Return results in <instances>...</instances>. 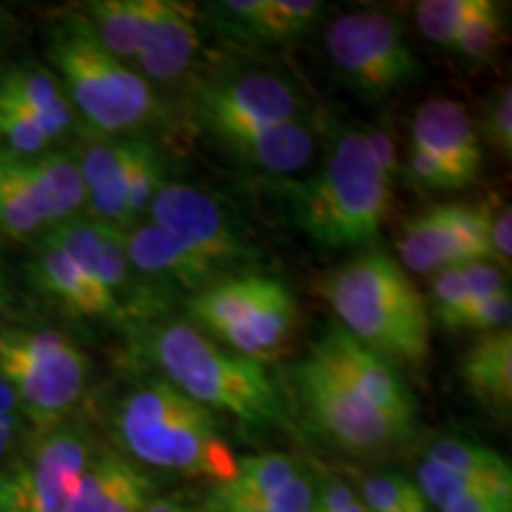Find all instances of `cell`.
Returning a JSON list of instances; mask_svg holds the SVG:
<instances>
[{"instance_id":"9c48e42d","label":"cell","mask_w":512,"mask_h":512,"mask_svg":"<svg viewBox=\"0 0 512 512\" xmlns=\"http://www.w3.org/2000/svg\"><path fill=\"white\" fill-rule=\"evenodd\" d=\"M150 221L214 264L223 275L254 266L261 259L259 247L245 233L221 200L188 183L166 181L152 200Z\"/></svg>"},{"instance_id":"f907efd6","label":"cell","mask_w":512,"mask_h":512,"mask_svg":"<svg viewBox=\"0 0 512 512\" xmlns=\"http://www.w3.org/2000/svg\"><path fill=\"white\" fill-rule=\"evenodd\" d=\"M342 512H366V508H363V503H361V501H358V498H356V501H354V503H351L347 510H342Z\"/></svg>"},{"instance_id":"2e32d148","label":"cell","mask_w":512,"mask_h":512,"mask_svg":"<svg viewBox=\"0 0 512 512\" xmlns=\"http://www.w3.org/2000/svg\"><path fill=\"white\" fill-rule=\"evenodd\" d=\"M128 261L155 290L164 294H200L219 280L228 278L214 264L181 245L174 235L152 221H138L124 230Z\"/></svg>"},{"instance_id":"d6a6232c","label":"cell","mask_w":512,"mask_h":512,"mask_svg":"<svg viewBox=\"0 0 512 512\" xmlns=\"http://www.w3.org/2000/svg\"><path fill=\"white\" fill-rule=\"evenodd\" d=\"M415 486H418L420 494L425 496V501L430 503L434 510H444L446 505L456 503L460 498H467V496H489L501 503L512 505V501H505V498L491 494V491L484 489L482 484L472 482V479L467 477H460L456 472L432 463L430 458H425L420 463L418 482H415Z\"/></svg>"},{"instance_id":"cb8c5ba5","label":"cell","mask_w":512,"mask_h":512,"mask_svg":"<svg viewBox=\"0 0 512 512\" xmlns=\"http://www.w3.org/2000/svg\"><path fill=\"white\" fill-rule=\"evenodd\" d=\"M467 392L496 418L508 420L512 408V332L501 328L479 335L460 366Z\"/></svg>"},{"instance_id":"c3c4849f","label":"cell","mask_w":512,"mask_h":512,"mask_svg":"<svg viewBox=\"0 0 512 512\" xmlns=\"http://www.w3.org/2000/svg\"><path fill=\"white\" fill-rule=\"evenodd\" d=\"M22 406H19L17 394L12 392V387L8 382L0 377V415H19Z\"/></svg>"},{"instance_id":"f1b7e54d","label":"cell","mask_w":512,"mask_h":512,"mask_svg":"<svg viewBox=\"0 0 512 512\" xmlns=\"http://www.w3.org/2000/svg\"><path fill=\"white\" fill-rule=\"evenodd\" d=\"M27 162L46 202L50 228L74 219L76 211L86 204V185L72 152L46 150L41 155L27 157Z\"/></svg>"},{"instance_id":"8fae6325","label":"cell","mask_w":512,"mask_h":512,"mask_svg":"<svg viewBox=\"0 0 512 512\" xmlns=\"http://www.w3.org/2000/svg\"><path fill=\"white\" fill-rule=\"evenodd\" d=\"M91 451L72 430L46 432L0 465V512H64Z\"/></svg>"},{"instance_id":"60d3db41","label":"cell","mask_w":512,"mask_h":512,"mask_svg":"<svg viewBox=\"0 0 512 512\" xmlns=\"http://www.w3.org/2000/svg\"><path fill=\"white\" fill-rule=\"evenodd\" d=\"M401 475H373L363 479L361 498L366 512H399L401 508Z\"/></svg>"},{"instance_id":"e575fe53","label":"cell","mask_w":512,"mask_h":512,"mask_svg":"<svg viewBox=\"0 0 512 512\" xmlns=\"http://www.w3.org/2000/svg\"><path fill=\"white\" fill-rule=\"evenodd\" d=\"M470 306L463 271L460 266L441 268L432 278V313L444 330L458 332L463 313Z\"/></svg>"},{"instance_id":"9a60e30c","label":"cell","mask_w":512,"mask_h":512,"mask_svg":"<svg viewBox=\"0 0 512 512\" xmlns=\"http://www.w3.org/2000/svg\"><path fill=\"white\" fill-rule=\"evenodd\" d=\"M204 131L238 162L280 178L309 169L318 143L316 126L306 117L278 126L216 124Z\"/></svg>"},{"instance_id":"4316f807","label":"cell","mask_w":512,"mask_h":512,"mask_svg":"<svg viewBox=\"0 0 512 512\" xmlns=\"http://www.w3.org/2000/svg\"><path fill=\"white\" fill-rule=\"evenodd\" d=\"M152 0H93L83 5V22L107 53L121 62H136L140 38Z\"/></svg>"},{"instance_id":"ffe728a7","label":"cell","mask_w":512,"mask_h":512,"mask_svg":"<svg viewBox=\"0 0 512 512\" xmlns=\"http://www.w3.org/2000/svg\"><path fill=\"white\" fill-rule=\"evenodd\" d=\"M29 273L38 292L67 311L69 316L98 323L126 325V318L112 297H107L79 266L46 235L31 256Z\"/></svg>"},{"instance_id":"5b68a950","label":"cell","mask_w":512,"mask_h":512,"mask_svg":"<svg viewBox=\"0 0 512 512\" xmlns=\"http://www.w3.org/2000/svg\"><path fill=\"white\" fill-rule=\"evenodd\" d=\"M48 60L72 110L98 136L138 131L155 119L157 98L150 83L107 53L83 17L64 19L50 31Z\"/></svg>"},{"instance_id":"d6986e66","label":"cell","mask_w":512,"mask_h":512,"mask_svg":"<svg viewBox=\"0 0 512 512\" xmlns=\"http://www.w3.org/2000/svg\"><path fill=\"white\" fill-rule=\"evenodd\" d=\"M143 138L95 140L88 143L76 157L83 185H86V204L91 219L107 223L119 230L133 226L128 214V188L136 166Z\"/></svg>"},{"instance_id":"603a6c76","label":"cell","mask_w":512,"mask_h":512,"mask_svg":"<svg viewBox=\"0 0 512 512\" xmlns=\"http://www.w3.org/2000/svg\"><path fill=\"white\" fill-rule=\"evenodd\" d=\"M285 283L273 275L238 273L228 275L207 290L188 299V318L211 339H221L240 328L264 306Z\"/></svg>"},{"instance_id":"b9f144b4","label":"cell","mask_w":512,"mask_h":512,"mask_svg":"<svg viewBox=\"0 0 512 512\" xmlns=\"http://www.w3.org/2000/svg\"><path fill=\"white\" fill-rule=\"evenodd\" d=\"M489 245H491V261L498 268H510L512 261V214L510 204L489 209Z\"/></svg>"},{"instance_id":"d590c367","label":"cell","mask_w":512,"mask_h":512,"mask_svg":"<svg viewBox=\"0 0 512 512\" xmlns=\"http://www.w3.org/2000/svg\"><path fill=\"white\" fill-rule=\"evenodd\" d=\"M166 183L164 178V159L157 152L155 145L143 140L140 145L136 166L131 174V188H128V214L131 221L138 223L143 214H147L152 200H155L157 190Z\"/></svg>"},{"instance_id":"f35d334b","label":"cell","mask_w":512,"mask_h":512,"mask_svg":"<svg viewBox=\"0 0 512 512\" xmlns=\"http://www.w3.org/2000/svg\"><path fill=\"white\" fill-rule=\"evenodd\" d=\"M408 178H411V183L418 185V188L430 192L460 190L458 181L448 174L446 166L418 145H411V150H408Z\"/></svg>"},{"instance_id":"30bf717a","label":"cell","mask_w":512,"mask_h":512,"mask_svg":"<svg viewBox=\"0 0 512 512\" xmlns=\"http://www.w3.org/2000/svg\"><path fill=\"white\" fill-rule=\"evenodd\" d=\"M107 297H112L128 323H147L166 309V297L155 290L128 261L124 230L95 219L62 221L46 233Z\"/></svg>"},{"instance_id":"7dc6e473","label":"cell","mask_w":512,"mask_h":512,"mask_svg":"<svg viewBox=\"0 0 512 512\" xmlns=\"http://www.w3.org/2000/svg\"><path fill=\"white\" fill-rule=\"evenodd\" d=\"M140 512H197L190 503L181 501V498H155L145 510Z\"/></svg>"},{"instance_id":"681fc988","label":"cell","mask_w":512,"mask_h":512,"mask_svg":"<svg viewBox=\"0 0 512 512\" xmlns=\"http://www.w3.org/2000/svg\"><path fill=\"white\" fill-rule=\"evenodd\" d=\"M5 299H8V287H5L3 273H0V309H3V306H5Z\"/></svg>"},{"instance_id":"8992f818","label":"cell","mask_w":512,"mask_h":512,"mask_svg":"<svg viewBox=\"0 0 512 512\" xmlns=\"http://www.w3.org/2000/svg\"><path fill=\"white\" fill-rule=\"evenodd\" d=\"M0 377L19 406L41 425H53L79 401L86 387L88 358L57 330H0Z\"/></svg>"},{"instance_id":"4dcf8cb0","label":"cell","mask_w":512,"mask_h":512,"mask_svg":"<svg viewBox=\"0 0 512 512\" xmlns=\"http://www.w3.org/2000/svg\"><path fill=\"white\" fill-rule=\"evenodd\" d=\"M482 5L484 0H422L415 5V19L422 36L441 48H451Z\"/></svg>"},{"instance_id":"6da1fadb","label":"cell","mask_w":512,"mask_h":512,"mask_svg":"<svg viewBox=\"0 0 512 512\" xmlns=\"http://www.w3.org/2000/svg\"><path fill=\"white\" fill-rule=\"evenodd\" d=\"M143 332L147 358L192 401L254 430L285 425L283 392L266 363L223 349L183 320L150 325Z\"/></svg>"},{"instance_id":"836d02e7","label":"cell","mask_w":512,"mask_h":512,"mask_svg":"<svg viewBox=\"0 0 512 512\" xmlns=\"http://www.w3.org/2000/svg\"><path fill=\"white\" fill-rule=\"evenodd\" d=\"M53 136L48 128L29 114H24L10 102L0 100V152L15 157H34L46 152Z\"/></svg>"},{"instance_id":"277c9868","label":"cell","mask_w":512,"mask_h":512,"mask_svg":"<svg viewBox=\"0 0 512 512\" xmlns=\"http://www.w3.org/2000/svg\"><path fill=\"white\" fill-rule=\"evenodd\" d=\"M114 430L138 463L214 484L238 475V456L223 439L216 415L164 377L136 384L121 399Z\"/></svg>"},{"instance_id":"1f68e13d","label":"cell","mask_w":512,"mask_h":512,"mask_svg":"<svg viewBox=\"0 0 512 512\" xmlns=\"http://www.w3.org/2000/svg\"><path fill=\"white\" fill-rule=\"evenodd\" d=\"M503 5L496 0H484L482 10L477 12L470 22L460 31L453 46L448 50L458 53L460 57H467L472 62H486L498 53L503 46L505 36V22H503Z\"/></svg>"},{"instance_id":"ab89813d","label":"cell","mask_w":512,"mask_h":512,"mask_svg":"<svg viewBox=\"0 0 512 512\" xmlns=\"http://www.w3.org/2000/svg\"><path fill=\"white\" fill-rule=\"evenodd\" d=\"M463 271L467 292H470V302H482V299L498 297V294L510 292L508 275L503 268H498L491 261H475V264H463Z\"/></svg>"},{"instance_id":"ac0fdd59","label":"cell","mask_w":512,"mask_h":512,"mask_svg":"<svg viewBox=\"0 0 512 512\" xmlns=\"http://www.w3.org/2000/svg\"><path fill=\"white\" fill-rule=\"evenodd\" d=\"M411 133V145L439 159L448 174L456 178L460 190L477 181L484 162L482 140L475 121L458 100L432 98L422 102L413 117Z\"/></svg>"},{"instance_id":"74e56055","label":"cell","mask_w":512,"mask_h":512,"mask_svg":"<svg viewBox=\"0 0 512 512\" xmlns=\"http://www.w3.org/2000/svg\"><path fill=\"white\" fill-rule=\"evenodd\" d=\"M512 318V299L510 292L498 294V297L482 299V302H470L463 320H460V330L477 332V335H486L501 328H510ZM458 330V332H460Z\"/></svg>"},{"instance_id":"8d00e7d4","label":"cell","mask_w":512,"mask_h":512,"mask_svg":"<svg viewBox=\"0 0 512 512\" xmlns=\"http://www.w3.org/2000/svg\"><path fill=\"white\" fill-rule=\"evenodd\" d=\"M479 131L498 155L512 157V88L501 86L486 100Z\"/></svg>"},{"instance_id":"7a4b0ae2","label":"cell","mask_w":512,"mask_h":512,"mask_svg":"<svg viewBox=\"0 0 512 512\" xmlns=\"http://www.w3.org/2000/svg\"><path fill=\"white\" fill-rule=\"evenodd\" d=\"M318 294L351 337L389 363L422 366L430 356V311L394 256L366 249L325 273Z\"/></svg>"},{"instance_id":"bcb514c9","label":"cell","mask_w":512,"mask_h":512,"mask_svg":"<svg viewBox=\"0 0 512 512\" xmlns=\"http://www.w3.org/2000/svg\"><path fill=\"white\" fill-rule=\"evenodd\" d=\"M22 418L19 415H0V456L10 453L19 439Z\"/></svg>"},{"instance_id":"ee69618b","label":"cell","mask_w":512,"mask_h":512,"mask_svg":"<svg viewBox=\"0 0 512 512\" xmlns=\"http://www.w3.org/2000/svg\"><path fill=\"white\" fill-rule=\"evenodd\" d=\"M439 512H512V505L501 503L489 496H467L460 498L456 503L446 505V508Z\"/></svg>"},{"instance_id":"7c38bea8","label":"cell","mask_w":512,"mask_h":512,"mask_svg":"<svg viewBox=\"0 0 512 512\" xmlns=\"http://www.w3.org/2000/svg\"><path fill=\"white\" fill-rule=\"evenodd\" d=\"M403 271L434 275L441 268L491 261L489 207L437 204L411 216L396 233ZM494 264V261H491Z\"/></svg>"},{"instance_id":"5bb4252c","label":"cell","mask_w":512,"mask_h":512,"mask_svg":"<svg viewBox=\"0 0 512 512\" xmlns=\"http://www.w3.org/2000/svg\"><path fill=\"white\" fill-rule=\"evenodd\" d=\"M309 354L318 358L325 368H330L339 380L347 382L351 389L366 396L382 413H387L406 430H415L418 401L394 363L375 354L337 323L325 328L323 335L311 344Z\"/></svg>"},{"instance_id":"f546056e","label":"cell","mask_w":512,"mask_h":512,"mask_svg":"<svg viewBox=\"0 0 512 512\" xmlns=\"http://www.w3.org/2000/svg\"><path fill=\"white\" fill-rule=\"evenodd\" d=\"M318 486L309 472H299L297 477L280 486V489L268 491L264 496L242 498V501H221V498L209 496L207 508L240 510V512H313L316 505Z\"/></svg>"},{"instance_id":"816d5d0a","label":"cell","mask_w":512,"mask_h":512,"mask_svg":"<svg viewBox=\"0 0 512 512\" xmlns=\"http://www.w3.org/2000/svg\"><path fill=\"white\" fill-rule=\"evenodd\" d=\"M207 512H240V510H223V508H207Z\"/></svg>"},{"instance_id":"4fadbf2b","label":"cell","mask_w":512,"mask_h":512,"mask_svg":"<svg viewBox=\"0 0 512 512\" xmlns=\"http://www.w3.org/2000/svg\"><path fill=\"white\" fill-rule=\"evenodd\" d=\"M197 126L261 124L278 126L304 119V100L290 79L249 69L223 72L204 81L192 102Z\"/></svg>"},{"instance_id":"7bdbcfd3","label":"cell","mask_w":512,"mask_h":512,"mask_svg":"<svg viewBox=\"0 0 512 512\" xmlns=\"http://www.w3.org/2000/svg\"><path fill=\"white\" fill-rule=\"evenodd\" d=\"M368 138V147L373 152V159L377 169L382 171V176L387 178L389 185H394L401 176V162H399V150H396V140L389 128H363Z\"/></svg>"},{"instance_id":"83f0119b","label":"cell","mask_w":512,"mask_h":512,"mask_svg":"<svg viewBox=\"0 0 512 512\" xmlns=\"http://www.w3.org/2000/svg\"><path fill=\"white\" fill-rule=\"evenodd\" d=\"M446 470L482 484L491 494L512 501V470L508 460L477 441L460 437H441L427 446V456Z\"/></svg>"},{"instance_id":"f6af8a7d","label":"cell","mask_w":512,"mask_h":512,"mask_svg":"<svg viewBox=\"0 0 512 512\" xmlns=\"http://www.w3.org/2000/svg\"><path fill=\"white\" fill-rule=\"evenodd\" d=\"M399 512H434V508L425 501V496L420 494L418 486H415L413 482H408V479H403Z\"/></svg>"},{"instance_id":"e0dca14e","label":"cell","mask_w":512,"mask_h":512,"mask_svg":"<svg viewBox=\"0 0 512 512\" xmlns=\"http://www.w3.org/2000/svg\"><path fill=\"white\" fill-rule=\"evenodd\" d=\"M202 12L178 0H152L140 38L136 72L150 83H171L188 72L202 48Z\"/></svg>"},{"instance_id":"44dd1931","label":"cell","mask_w":512,"mask_h":512,"mask_svg":"<svg viewBox=\"0 0 512 512\" xmlns=\"http://www.w3.org/2000/svg\"><path fill=\"white\" fill-rule=\"evenodd\" d=\"M325 5L313 0H226L204 5V15L245 41L290 43L316 27Z\"/></svg>"},{"instance_id":"3957f363","label":"cell","mask_w":512,"mask_h":512,"mask_svg":"<svg viewBox=\"0 0 512 512\" xmlns=\"http://www.w3.org/2000/svg\"><path fill=\"white\" fill-rule=\"evenodd\" d=\"M292 219L313 245L354 249L370 245L387 221L392 185L377 169L363 128H344L316 174L287 181Z\"/></svg>"},{"instance_id":"ba28073f","label":"cell","mask_w":512,"mask_h":512,"mask_svg":"<svg viewBox=\"0 0 512 512\" xmlns=\"http://www.w3.org/2000/svg\"><path fill=\"white\" fill-rule=\"evenodd\" d=\"M294 387L311 430L351 456H377L411 437L311 354L294 366Z\"/></svg>"},{"instance_id":"7402d4cb","label":"cell","mask_w":512,"mask_h":512,"mask_svg":"<svg viewBox=\"0 0 512 512\" xmlns=\"http://www.w3.org/2000/svg\"><path fill=\"white\" fill-rule=\"evenodd\" d=\"M155 501V482L117 453L88 460L64 512H140Z\"/></svg>"},{"instance_id":"484cf974","label":"cell","mask_w":512,"mask_h":512,"mask_svg":"<svg viewBox=\"0 0 512 512\" xmlns=\"http://www.w3.org/2000/svg\"><path fill=\"white\" fill-rule=\"evenodd\" d=\"M41 228L50 216L27 157L0 152V233L24 240Z\"/></svg>"},{"instance_id":"52a82bcc","label":"cell","mask_w":512,"mask_h":512,"mask_svg":"<svg viewBox=\"0 0 512 512\" xmlns=\"http://www.w3.org/2000/svg\"><path fill=\"white\" fill-rule=\"evenodd\" d=\"M325 53L344 83L366 100H384L420 76V62L389 12L358 10L332 19Z\"/></svg>"},{"instance_id":"d4e9b609","label":"cell","mask_w":512,"mask_h":512,"mask_svg":"<svg viewBox=\"0 0 512 512\" xmlns=\"http://www.w3.org/2000/svg\"><path fill=\"white\" fill-rule=\"evenodd\" d=\"M0 100L41 121L53 138L74 126V110L53 72L41 67H10L0 76Z\"/></svg>"}]
</instances>
